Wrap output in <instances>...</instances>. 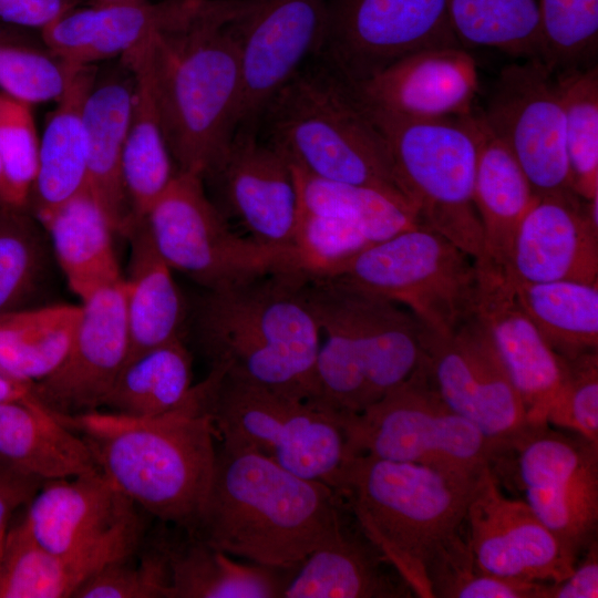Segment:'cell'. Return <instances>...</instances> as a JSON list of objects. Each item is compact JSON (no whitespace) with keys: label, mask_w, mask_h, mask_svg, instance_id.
I'll return each mask as SVG.
<instances>
[{"label":"cell","mask_w":598,"mask_h":598,"mask_svg":"<svg viewBox=\"0 0 598 598\" xmlns=\"http://www.w3.org/2000/svg\"><path fill=\"white\" fill-rule=\"evenodd\" d=\"M343 508L329 485L300 477L254 451L219 444L190 533L233 557L292 568L341 534L347 526Z\"/></svg>","instance_id":"cell-1"},{"label":"cell","mask_w":598,"mask_h":598,"mask_svg":"<svg viewBox=\"0 0 598 598\" xmlns=\"http://www.w3.org/2000/svg\"><path fill=\"white\" fill-rule=\"evenodd\" d=\"M52 413L83 439L99 471L137 507L164 524L194 530L218 447L200 382L181 409L159 416Z\"/></svg>","instance_id":"cell-2"},{"label":"cell","mask_w":598,"mask_h":598,"mask_svg":"<svg viewBox=\"0 0 598 598\" xmlns=\"http://www.w3.org/2000/svg\"><path fill=\"white\" fill-rule=\"evenodd\" d=\"M306 274L278 270L206 290L194 317L212 365L276 393L310 400L321 328Z\"/></svg>","instance_id":"cell-3"},{"label":"cell","mask_w":598,"mask_h":598,"mask_svg":"<svg viewBox=\"0 0 598 598\" xmlns=\"http://www.w3.org/2000/svg\"><path fill=\"white\" fill-rule=\"evenodd\" d=\"M240 7L241 0H205L188 21L151 40L155 96L177 172L203 176L236 131Z\"/></svg>","instance_id":"cell-4"},{"label":"cell","mask_w":598,"mask_h":598,"mask_svg":"<svg viewBox=\"0 0 598 598\" xmlns=\"http://www.w3.org/2000/svg\"><path fill=\"white\" fill-rule=\"evenodd\" d=\"M305 290L324 336L311 402L358 414L419 368L421 322L406 308L327 277L307 275Z\"/></svg>","instance_id":"cell-5"},{"label":"cell","mask_w":598,"mask_h":598,"mask_svg":"<svg viewBox=\"0 0 598 598\" xmlns=\"http://www.w3.org/2000/svg\"><path fill=\"white\" fill-rule=\"evenodd\" d=\"M477 478L354 455L347 461L336 492L360 532L412 594L432 598L430 564L460 534Z\"/></svg>","instance_id":"cell-6"},{"label":"cell","mask_w":598,"mask_h":598,"mask_svg":"<svg viewBox=\"0 0 598 598\" xmlns=\"http://www.w3.org/2000/svg\"><path fill=\"white\" fill-rule=\"evenodd\" d=\"M257 131L305 172L378 189L410 207L381 132L352 86L319 56L270 99Z\"/></svg>","instance_id":"cell-7"},{"label":"cell","mask_w":598,"mask_h":598,"mask_svg":"<svg viewBox=\"0 0 598 598\" xmlns=\"http://www.w3.org/2000/svg\"><path fill=\"white\" fill-rule=\"evenodd\" d=\"M204 408L218 442L246 448L336 491L349 460L342 414L276 393L212 365Z\"/></svg>","instance_id":"cell-8"},{"label":"cell","mask_w":598,"mask_h":598,"mask_svg":"<svg viewBox=\"0 0 598 598\" xmlns=\"http://www.w3.org/2000/svg\"><path fill=\"white\" fill-rule=\"evenodd\" d=\"M363 106L385 141L398 187L420 223L481 260L483 233L473 199V113L422 120Z\"/></svg>","instance_id":"cell-9"},{"label":"cell","mask_w":598,"mask_h":598,"mask_svg":"<svg viewBox=\"0 0 598 598\" xmlns=\"http://www.w3.org/2000/svg\"><path fill=\"white\" fill-rule=\"evenodd\" d=\"M313 276L383 296L437 332L452 331L475 310V259L423 225L394 234Z\"/></svg>","instance_id":"cell-10"},{"label":"cell","mask_w":598,"mask_h":598,"mask_svg":"<svg viewBox=\"0 0 598 598\" xmlns=\"http://www.w3.org/2000/svg\"><path fill=\"white\" fill-rule=\"evenodd\" d=\"M342 420L349 458L369 455L477 478L499 454L496 445L444 404L422 361L405 382L363 412L342 414Z\"/></svg>","instance_id":"cell-11"},{"label":"cell","mask_w":598,"mask_h":598,"mask_svg":"<svg viewBox=\"0 0 598 598\" xmlns=\"http://www.w3.org/2000/svg\"><path fill=\"white\" fill-rule=\"evenodd\" d=\"M143 219L166 264L206 290L300 269L293 250L262 246L235 230L194 173L177 172Z\"/></svg>","instance_id":"cell-12"},{"label":"cell","mask_w":598,"mask_h":598,"mask_svg":"<svg viewBox=\"0 0 598 598\" xmlns=\"http://www.w3.org/2000/svg\"><path fill=\"white\" fill-rule=\"evenodd\" d=\"M498 457L512 461L523 501L568 550L578 556L595 540L598 443L529 425Z\"/></svg>","instance_id":"cell-13"},{"label":"cell","mask_w":598,"mask_h":598,"mask_svg":"<svg viewBox=\"0 0 598 598\" xmlns=\"http://www.w3.org/2000/svg\"><path fill=\"white\" fill-rule=\"evenodd\" d=\"M421 347L423 368L440 399L499 453L529 426L522 399L475 313L448 332L421 323Z\"/></svg>","instance_id":"cell-14"},{"label":"cell","mask_w":598,"mask_h":598,"mask_svg":"<svg viewBox=\"0 0 598 598\" xmlns=\"http://www.w3.org/2000/svg\"><path fill=\"white\" fill-rule=\"evenodd\" d=\"M442 45H461L447 0H328L317 56L357 83L412 52Z\"/></svg>","instance_id":"cell-15"},{"label":"cell","mask_w":598,"mask_h":598,"mask_svg":"<svg viewBox=\"0 0 598 598\" xmlns=\"http://www.w3.org/2000/svg\"><path fill=\"white\" fill-rule=\"evenodd\" d=\"M478 114L511 151L535 194L573 190L561 100L542 60L504 65Z\"/></svg>","instance_id":"cell-16"},{"label":"cell","mask_w":598,"mask_h":598,"mask_svg":"<svg viewBox=\"0 0 598 598\" xmlns=\"http://www.w3.org/2000/svg\"><path fill=\"white\" fill-rule=\"evenodd\" d=\"M202 178L235 230L262 246L293 250L297 197L290 165L257 130L237 128Z\"/></svg>","instance_id":"cell-17"},{"label":"cell","mask_w":598,"mask_h":598,"mask_svg":"<svg viewBox=\"0 0 598 598\" xmlns=\"http://www.w3.org/2000/svg\"><path fill=\"white\" fill-rule=\"evenodd\" d=\"M328 0H241V95L236 130L258 127L270 99L321 48Z\"/></svg>","instance_id":"cell-18"},{"label":"cell","mask_w":598,"mask_h":598,"mask_svg":"<svg viewBox=\"0 0 598 598\" xmlns=\"http://www.w3.org/2000/svg\"><path fill=\"white\" fill-rule=\"evenodd\" d=\"M464 523L474 560L491 575L553 584L569 576L576 565L577 556L523 499L503 495L492 466L477 478Z\"/></svg>","instance_id":"cell-19"},{"label":"cell","mask_w":598,"mask_h":598,"mask_svg":"<svg viewBox=\"0 0 598 598\" xmlns=\"http://www.w3.org/2000/svg\"><path fill=\"white\" fill-rule=\"evenodd\" d=\"M128 352L122 279L82 300L70 348L52 373L33 383L35 398L60 414L99 410L127 362Z\"/></svg>","instance_id":"cell-20"},{"label":"cell","mask_w":598,"mask_h":598,"mask_svg":"<svg viewBox=\"0 0 598 598\" xmlns=\"http://www.w3.org/2000/svg\"><path fill=\"white\" fill-rule=\"evenodd\" d=\"M504 271L514 282L598 283V196L585 200L573 190L536 195Z\"/></svg>","instance_id":"cell-21"},{"label":"cell","mask_w":598,"mask_h":598,"mask_svg":"<svg viewBox=\"0 0 598 598\" xmlns=\"http://www.w3.org/2000/svg\"><path fill=\"white\" fill-rule=\"evenodd\" d=\"M474 313L525 406L529 425L547 424L546 416L564 379L565 363L519 306L504 269L476 261Z\"/></svg>","instance_id":"cell-22"},{"label":"cell","mask_w":598,"mask_h":598,"mask_svg":"<svg viewBox=\"0 0 598 598\" xmlns=\"http://www.w3.org/2000/svg\"><path fill=\"white\" fill-rule=\"evenodd\" d=\"M349 84L363 104L386 113L422 120L461 117L474 112L478 73L467 49L442 45L412 52Z\"/></svg>","instance_id":"cell-23"},{"label":"cell","mask_w":598,"mask_h":598,"mask_svg":"<svg viewBox=\"0 0 598 598\" xmlns=\"http://www.w3.org/2000/svg\"><path fill=\"white\" fill-rule=\"evenodd\" d=\"M21 520L53 553L81 549L142 524L137 506L100 471L44 481Z\"/></svg>","instance_id":"cell-24"},{"label":"cell","mask_w":598,"mask_h":598,"mask_svg":"<svg viewBox=\"0 0 598 598\" xmlns=\"http://www.w3.org/2000/svg\"><path fill=\"white\" fill-rule=\"evenodd\" d=\"M205 0L93 6L64 14L41 30L48 49L80 66L120 58L138 43L189 20Z\"/></svg>","instance_id":"cell-25"},{"label":"cell","mask_w":598,"mask_h":598,"mask_svg":"<svg viewBox=\"0 0 598 598\" xmlns=\"http://www.w3.org/2000/svg\"><path fill=\"white\" fill-rule=\"evenodd\" d=\"M143 524L65 553L40 546L22 520L7 529L0 598H70L106 565L136 554Z\"/></svg>","instance_id":"cell-26"},{"label":"cell","mask_w":598,"mask_h":598,"mask_svg":"<svg viewBox=\"0 0 598 598\" xmlns=\"http://www.w3.org/2000/svg\"><path fill=\"white\" fill-rule=\"evenodd\" d=\"M133 93V73L120 60L118 68L104 76L96 74L82 113L87 189L106 214L115 233L124 236L134 223L122 173Z\"/></svg>","instance_id":"cell-27"},{"label":"cell","mask_w":598,"mask_h":598,"mask_svg":"<svg viewBox=\"0 0 598 598\" xmlns=\"http://www.w3.org/2000/svg\"><path fill=\"white\" fill-rule=\"evenodd\" d=\"M411 589L358 528L308 554L290 573L281 598H399Z\"/></svg>","instance_id":"cell-28"},{"label":"cell","mask_w":598,"mask_h":598,"mask_svg":"<svg viewBox=\"0 0 598 598\" xmlns=\"http://www.w3.org/2000/svg\"><path fill=\"white\" fill-rule=\"evenodd\" d=\"M152 38L120 56L134 78L122 173L135 220L144 218L177 173L165 138L153 85L150 62Z\"/></svg>","instance_id":"cell-29"},{"label":"cell","mask_w":598,"mask_h":598,"mask_svg":"<svg viewBox=\"0 0 598 598\" xmlns=\"http://www.w3.org/2000/svg\"><path fill=\"white\" fill-rule=\"evenodd\" d=\"M159 539L167 568L166 598H281L292 568L244 564L192 533Z\"/></svg>","instance_id":"cell-30"},{"label":"cell","mask_w":598,"mask_h":598,"mask_svg":"<svg viewBox=\"0 0 598 598\" xmlns=\"http://www.w3.org/2000/svg\"><path fill=\"white\" fill-rule=\"evenodd\" d=\"M473 122L477 140L473 199L483 233L481 260L505 269L517 229L537 194L511 151L478 112H473Z\"/></svg>","instance_id":"cell-31"},{"label":"cell","mask_w":598,"mask_h":598,"mask_svg":"<svg viewBox=\"0 0 598 598\" xmlns=\"http://www.w3.org/2000/svg\"><path fill=\"white\" fill-rule=\"evenodd\" d=\"M125 237L131 245L127 274L123 276L128 361L182 338L186 308L173 269L156 250L144 219L134 221Z\"/></svg>","instance_id":"cell-32"},{"label":"cell","mask_w":598,"mask_h":598,"mask_svg":"<svg viewBox=\"0 0 598 598\" xmlns=\"http://www.w3.org/2000/svg\"><path fill=\"white\" fill-rule=\"evenodd\" d=\"M0 458L43 482L99 471L83 439L38 399L0 401Z\"/></svg>","instance_id":"cell-33"},{"label":"cell","mask_w":598,"mask_h":598,"mask_svg":"<svg viewBox=\"0 0 598 598\" xmlns=\"http://www.w3.org/2000/svg\"><path fill=\"white\" fill-rule=\"evenodd\" d=\"M39 223L81 301L123 279L113 243L115 230L87 187Z\"/></svg>","instance_id":"cell-34"},{"label":"cell","mask_w":598,"mask_h":598,"mask_svg":"<svg viewBox=\"0 0 598 598\" xmlns=\"http://www.w3.org/2000/svg\"><path fill=\"white\" fill-rule=\"evenodd\" d=\"M95 79L93 65L83 66L47 122L30 195L38 221L87 187L82 113Z\"/></svg>","instance_id":"cell-35"},{"label":"cell","mask_w":598,"mask_h":598,"mask_svg":"<svg viewBox=\"0 0 598 598\" xmlns=\"http://www.w3.org/2000/svg\"><path fill=\"white\" fill-rule=\"evenodd\" d=\"M81 316V305L53 303L0 315V372L35 383L64 359Z\"/></svg>","instance_id":"cell-36"},{"label":"cell","mask_w":598,"mask_h":598,"mask_svg":"<svg viewBox=\"0 0 598 598\" xmlns=\"http://www.w3.org/2000/svg\"><path fill=\"white\" fill-rule=\"evenodd\" d=\"M512 283L519 306L559 357L598 351V283Z\"/></svg>","instance_id":"cell-37"},{"label":"cell","mask_w":598,"mask_h":598,"mask_svg":"<svg viewBox=\"0 0 598 598\" xmlns=\"http://www.w3.org/2000/svg\"><path fill=\"white\" fill-rule=\"evenodd\" d=\"M193 386L192 355L177 338L130 359L104 406L130 416H159L181 409Z\"/></svg>","instance_id":"cell-38"},{"label":"cell","mask_w":598,"mask_h":598,"mask_svg":"<svg viewBox=\"0 0 598 598\" xmlns=\"http://www.w3.org/2000/svg\"><path fill=\"white\" fill-rule=\"evenodd\" d=\"M289 165L297 210L357 225L370 233L378 243L422 225L409 206L378 189L320 178L291 163Z\"/></svg>","instance_id":"cell-39"},{"label":"cell","mask_w":598,"mask_h":598,"mask_svg":"<svg viewBox=\"0 0 598 598\" xmlns=\"http://www.w3.org/2000/svg\"><path fill=\"white\" fill-rule=\"evenodd\" d=\"M447 10L464 49L489 48L517 60H542L538 0H447Z\"/></svg>","instance_id":"cell-40"},{"label":"cell","mask_w":598,"mask_h":598,"mask_svg":"<svg viewBox=\"0 0 598 598\" xmlns=\"http://www.w3.org/2000/svg\"><path fill=\"white\" fill-rule=\"evenodd\" d=\"M565 122L573 190L598 196V64L554 73Z\"/></svg>","instance_id":"cell-41"},{"label":"cell","mask_w":598,"mask_h":598,"mask_svg":"<svg viewBox=\"0 0 598 598\" xmlns=\"http://www.w3.org/2000/svg\"><path fill=\"white\" fill-rule=\"evenodd\" d=\"M47 259L37 224L22 208L0 207V315L30 308L45 276Z\"/></svg>","instance_id":"cell-42"},{"label":"cell","mask_w":598,"mask_h":598,"mask_svg":"<svg viewBox=\"0 0 598 598\" xmlns=\"http://www.w3.org/2000/svg\"><path fill=\"white\" fill-rule=\"evenodd\" d=\"M542 61L553 73L597 64L598 0H538Z\"/></svg>","instance_id":"cell-43"},{"label":"cell","mask_w":598,"mask_h":598,"mask_svg":"<svg viewBox=\"0 0 598 598\" xmlns=\"http://www.w3.org/2000/svg\"><path fill=\"white\" fill-rule=\"evenodd\" d=\"M432 598H545L546 582L491 575L476 564L461 533L434 556L427 570Z\"/></svg>","instance_id":"cell-44"},{"label":"cell","mask_w":598,"mask_h":598,"mask_svg":"<svg viewBox=\"0 0 598 598\" xmlns=\"http://www.w3.org/2000/svg\"><path fill=\"white\" fill-rule=\"evenodd\" d=\"M82 68L50 50L41 52L0 40V87L28 105L59 102Z\"/></svg>","instance_id":"cell-45"},{"label":"cell","mask_w":598,"mask_h":598,"mask_svg":"<svg viewBox=\"0 0 598 598\" xmlns=\"http://www.w3.org/2000/svg\"><path fill=\"white\" fill-rule=\"evenodd\" d=\"M30 106L0 94V165L14 208L29 202L38 171L40 140Z\"/></svg>","instance_id":"cell-46"},{"label":"cell","mask_w":598,"mask_h":598,"mask_svg":"<svg viewBox=\"0 0 598 598\" xmlns=\"http://www.w3.org/2000/svg\"><path fill=\"white\" fill-rule=\"evenodd\" d=\"M564 363L563 383L546 422L598 443V351L564 359Z\"/></svg>","instance_id":"cell-47"},{"label":"cell","mask_w":598,"mask_h":598,"mask_svg":"<svg viewBox=\"0 0 598 598\" xmlns=\"http://www.w3.org/2000/svg\"><path fill=\"white\" fill-rule=\"evenodd\" d=\"M134 555L106 565L74 598H166L167 568L159 540L142 555L138 564L133 561Z\"/></svg>","instance_id":"cell-48"},{"label":"cell","mask_w":598,"mask_h":598,"mask_svg":"<svg viewBox=\"0 0 598 598\" xmlns=\"http://www.w3.org/2000/svg\"><path fill=\"white\" fill-rule=\"evenodd\" d=\"M79 0H0L2 21L43 30L76 8Z\"/></svg>","instance_id":"cell-49"},{"label":"cell","mask_w":598,"mask_h":598,"mask_svg":"<svg viewBox=\"0 0 598 598\" xmlns=\"http://www.w3.org/2000/svg\"><path fill=\"white\" fill-rule=\"evenodd\" d=\"M580 563L569 576L547 584L545 598H597L598 597V544L592 540Z\"/></svg>","instance_id":"cell-50"},{"label":"cell","mask_w":598,"mask_h":598,"mask_svg":"<svg viewBox=\"0 0 598 598\" xmlns=\"http://www.w3.org/2000/svg\"><path fill=\"white\" fill-rule=\"evenodd\" d=\"M42 483L0 458V529L8 527L16 509L29 504Z\"/></svg>","instance_id":"cell-51"},{"label":"cell","mask_w":598,"mask_h":598,"mask_svg":"<svg viewBox=\"0 0 598 598\" xmlns=\"http://www.w3.org/2000/svg\"><path fill=\"white\" fill-rule=\"evenodd\" d=\"M37 399L33 384L10 378L0 372V401H28Z\"/></svg>","instance_id":"cell-52"},{"label":"cell","mask_w":598,"mask_h":598,"mask_svg":"<svg viewBox=\"0 0 598 598\" xmlns=\"http://www.w3.org/2000/svg\"><path fill=\"white\" fill-rule=\"evenodd\" d=\"M0 207H11L1 165H0Z\"/></svg>","instance_id":"cell-53"},{"label":"cell","mask_w":598,"mask_h":598,"mask_svg":"<svg viewBox=\"0 0 598 598\" xmlns=\"http://www.w3.org/2000/svg\"><path fill=\"white\" fill-rule=\"evenodd\" d=\"M93 6H115L124 3L143 2L147 0H92Z\"/></svg>","instance_id":"cell-54"},{"label":"cell","mask_w":598,"mask_h":598,"mask_svg":"<svg viewBox=\"0 0 598 598\" xmlns=\"http://www.w3.org/2000/svg\"><path fill=\"white\" fill-rule=\"evenodd\" d=\"M7 529H8V527L0 529V574H1V567H2L3 549H4V540H6Z\"/></svg>","instance_id":"cell-55"}]
</instances>
